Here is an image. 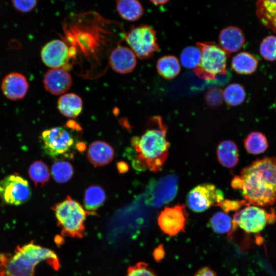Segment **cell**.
Instances as JSON below:
<instances>
[{"label":"cell","mask_w":276,"mask_h":276,"mask_svg":"<svg viewBox=\"0 0 276 276\" xmlns=\"http://www.w3.org/2000/svg\"><path fill=\"white\" fill-rule=\"evenodd\" d=\"M245 40L243 31L235 26L224 28L219 35L220 47L229 55L240 50L244 45Z\"/></svg>","instance_id":"e0dca14e"},{"label":"cell","mask_w":276,"mask_h":276,"mask_svg":"<svg viewBox=\"0 0 276 276\" xmlns=\"http://www.w3.org/2000/svg\"><path fill=\"white\" fill-rule=\"evenodd\" d=\"M256 13L261 24L276 32V0H258Z\"/></svg>","instance_id":"d6986e66"},{"label":"cell","mask_w":276,"mask_h":276,"mask_svg":"<svg viewBox=\"0 0 276 276\" xmlns=\"http://www.w3.org/2000/svg\"><path fill=\"white\" fill-rule=\"evenodd\" d=\"M45 89L56 96L64 94L71 87L72 78L66 70L62 68H50L43 79Z\"/></svg>","instance_id":"5bb4252c"},{"label":"cell","mask_w":276,"mask_h":276,"mask_svg":"<svg viewBox=\"0 0 276 276\" xmlns=\"http://www.w3.org/2000/svg\"><path fill=\"white\" fill-rule=\"evenodd\" d=\"M53 210L55 213L57 224L62 228V233L78 238L84 235L86 216L95 214L86 211L78 202L69 196L55 205Z\"/></svg>","instance_id":"277c9868"},{"label":"cell","mask_w":276,"mask_h":276,"mask_svg":"<svg viewBox=\"0 0 276 276\" xmlns=\"http://www.w3.org/2000/svg\"><path fill=\"white\" fill-rule=\"evenodd\" d=\"M223 200L222 191L210 183L196 186L189 192L187 197L189 208L195 212L205 211L211 206L217 205Z\"/></svg>","instance_id":"30bf717a"},{"label":"cell","mask_w":276,"mask_h":276,"mask_svg":"<svg viewBox=\"0 0 276 276\" xmlns=\"http://www.w3.org/2000/svg\"><path fill=\"white\" fill-rule=\"evenodd\" d=\"M156 69L160 76L166 79H172L180 72V65L177 58L173 55L164 56L157 61Z\"/></svg>","instance_id":"cb8c5ba5"},{"label":"cell","mask_w":276,"mask_h":276,"mask_svg":"<svg viewBox=\"0 0 276 276\" xmlns=\"http://www.w3.org/2000/svg\"><path fill=\"white\" fill-rule=\"evenodd\" d=\"M136 57L131 49L119 46L116 48L110 55V65L117 73L128 74L131 72L136 65Z\"/></svg>","instance_id":"2e32d148"},{"label":"cell","mask_w":276,"mask_h":276,"mask_svg":"<svg viewBox=\"0 0 276 276\" xmlns=\"http://www.w3.org/2000/svg\"><path fill=\"white\" fill-rule=\"evenodd\" d=\"M106 199L105 193L99 186H91L88 187L84 194V204L87 211H94L100 208Z\"/></svg>","instance_id":"d4e9b609"},{"label":"cell","mask_w":276,"mask_h":276,"mask_svg":"<svg viewBox=\"0 0 276 276\" xmlns=\"http://www.w3.org/2000/svg\"><path fill=\"white\" fill-rule=\"evenodd\" d=\"M153 256L156 260H162L164 256V248L160 246L156 248L153 252Z\"/></svg>","instance_id":"74e56055"},{"label":"cell","mask_w":276,"mask_h":276,"mask_svg":"<svg viewBox=\"0 0 276 276\" xmlns=\"http://www.w3.org/2000/svg\"><path fill=\"white\" fill-rule=\"evenodd\" d=\"M32 195L28 181L17 174L9 175L0 181V198L6 204L19 205Z\"/></svg>","instance_id":"9c48e42d"},{"label":"cell","mask_w":276,"mask_h":276,"mask_svg":"<svg viewBox=\"0 0 276 276\" xmlns=\"http://www.w3.org/2000/svg\"><path fill=\"white\" fill-rule=\"evenodd\" d=\"M244 144L247 151L254 155L264 152L268 147L266 136L258 131L248 134L244 141Z\"/></svg>","instance_id":"484cf974"},{"label":"cell","mask_w":276,"mask_h":276,"mask_svg":"<svg viewBox=\"0 0 276 276\" xmlns=\"http://www.w3.org/2000/svg\"><path fill=\"white\" fill-rule=\"evenodd\" d=\"M45 261L54 269L59 268L58 257L53 250L33 241L18 245L12 255L0 253V276H34L35 266Z\"/></svg>","instance_id":"3957f363"},{"label":"cell","mask_w":276,"mask_h":276,"mask_svg":"<svg viewBox=\"0 0 276 276\" xmlns=\"http://www.w3.org/2000/svg\"><path fill=\"white\" fill-rule=\"evenodd\" d=\"M116 9L122 18L130 21L139 20L144 14L143 7L139 0H117Z\"/></svg>","instance_id":"603a6c76"},{"label":"cell","mask_w":276,"mask_h":276,"mask_svg":"<svg viewBox=\"0 0 276 276\" xmlns=\"http://www.w3.org/2000/svg\"><path fill=\"white\" fill-rule=\"evenodd\" d=\"M75 51L70 48L62 40L53 39L47 43L41 50L43 63L51 68H62L65 70L71 58Z\"/></svg>","instance_id":"7c38bea8"},{"label":"cell","mask_w":276,"mask_h":276,"mask_svg":"<svg viewBox=\"0 0 276 276\" xmlns=\"http://www.w3.org/2000/svg\"><path fill=\"white\" fill-rule=\"evenodd\" d=\"M258 60L251 54L242 52L235 55L232 59L231 67L237 73L241 75H250L257 69Z\"/></svg>","instance_id":"7402d4cb"},{"label":"cell","mask_w":276,"mask_h":276,"mask_svg":"<svg viewBox=\"0 0 276 276\" xmlns=\"http://www.w3.org/2000/svg\"><path fill=\"white\" fill-rule=\"evenodd\" d=\"M29 83L22 74L13 72L7 75L3 79L1 89L8 99L16 101L22 99L27 94Z\"/></svg>","instance_id":"9a60e30c"},{"label":"cell","mask_w":276,"mask_h":276,"mask_svg":"<svg viewBox=\"0 0 276 276\" xmlns=\"http://www.w3.org/2000/svg\"><path fill=\"white\" fill-rule=\"evenodd\" d=\"M81 98L74 93H67L62 95L58 99L57 108L64 116L70 118L78 117L82 110Z\"/></svg>","instance_id":"ffe728a7"},{"label":"cell","mask_w":276,"mask_h":276,"mask_svg":"<svg viewBox=\"0 0 276 276\" xmlns=\"http://www.w3.org/2000/svg\"><path fill=\"white\" fill-rule=\"evenodd\" d=\"M125 39L140 59L150 58L159 48L156 32L148 25L131 27L125 34Z\"/></svg>","instance_id":"8992f818"},{"label":"cell","mask_w":276,"mask_h":276,"mask_svg":"<svg viewBox=\"0 0 276 276\" xmlns=\"http://www.w3.org/2000/svg\"><path fill=\"white\" fill-rule=\"evenodd\" d=\"M30 178L36 185H43L50 178V172L47 165L42 161L33 163L29 168Z\"/></svg>","instance_id":"f1b7e54d"},{"label":"cell","mask_w":276,"mask_h":276,"mask_svg":"<svg viewBox=\"0 0 276 276\" xmlns=\"http://www.w3.org/2000/svg\"><path fill=\"white\" fill-rule=\"evenodd\" d=\"M194 276H217L215 272L209 267H203L199 269Z\"/></svg>","instance_id":"8d00e7d4"},{"label":"cell","mask_w":276,"mask_h":276,"mask_svg":"<svg viewBox=\"0 0 276 276\" xmlns=\"http://www.w3.org/2000/svg\"><path fill=\"white\" fill-rule=\"evenodd\" d=\"M205 100L209 106L212 107H218L222 103L223 91L219 88H211L206 93Z\"/></svg>","instance_id":"d6a6232c"},{"label":"cell","mask_w":276,"mask_h":276,"mask_svg":"<svg viewBox=\"0 0 276 276\" xmlns=\"http://www.w3.org/2000/svg\"><path fill=\"white\" fill-rule=\"evenodd\" d=\"M223 99L229 106L241 104L245 99L246 93L242 85L238 83L228 85L223 91Z\"/></svg>","instance_id":"83f0119b"},{"label":"cell","mask_w":276,"mask_h":276,"mask_svg":"<svg viewBox=\"0 0 276 276\" xmlns=\"http://www.w3.org/2000/svg\"><path fill=\"white\" fill-rule=\"evenodd\" d=\"M41 141L45 153L53 157L68 155L75 144L71 133L62 127L44 130L41 133Z\"/></svg>","instance_id":"52a82bcc"},{"label":"cell","mask_w":276,"mask_h":276,"mask_svg":"<svg viewBox=\"0 0 276 276\" xmlns=\"http://www.w3.org/2000/svg\"><path fill=\"white\" fill-rule=\"evenodd\" d=\"M51 172L56 182L65 183L72 178L73 175V168L68 162L57 161L53 164Z\"/></svg>","instance_id":"f546056e"},{"label":"cell","mask_w":276,"mask_h":276,"mask_svg":"<svg viewBox=\"0 0 276 276\" xmlns=\"http://www.w3.org/2000/svg\"><path fill=\"white\" fill-rule=\"evenodd\" d=\"M14 8L21 12H29L36 6L37 0H12Z\"/></svg>","instance_id":"e575fe53"},{"label":"cell","mask_w":276,"mask_h":276,"mask_svg":"<svg viewBox=\"0 0 276 276\" xmlns=\"http://www.w3.org/2000/svg\"><path fill=\"white\" fill-rule=\"evenodd\" d=\"M269 214L265 210L255 205H247L234 215L233 223L235 230L239 226L247 233H257L266 225Z\"/></svg>","instance_id":"8fae6325"},{"label":"cell","mask_w":276,"mask_h":276,"mask_svg":"<svg viewBox=\"0 0 276 276\" xmlns=\"http://www.w3.org/2000/svg\"><path fill=\"white\" fill-rule=\"evenodd\" d=\"M259 50L265 60H276V36L269 35L264 38L261 42Z\"/></svg>","instance_id":"1f68e13d"},{"label":"cell","mask_w":276,"mask_h":276,"mask_svg":"<svg viewBox=\"0 0 276 276\" xmlns=\"http://www.w3.org/2000/svg\"><path fill=\"white\" fill-rule=\"evenodd\" d=\"M117 168L120 173H125L128 170V166L127 164L124 162H120L118 163Z\"/></svg>","instance_id":"f35d334b"},{"label":"cell","mask_w":276,"mask_h":276,"mask_svg":"<svg viewBox=\"0 0 276 276\" xmlns=\"http://www.w3.org/2000/svg\"><path fill=\"white\" fill-rule=\"evenodd\" d=\"M249 203L245 200L235 201L227 199L223 200L217 206H219L225 212H228L238 210L244 205Z\"/></svg>","instance_id":"d590c367"},{"label":"cell","mask_w":276,"mask_h":276,"mask_svg":"<svg viewBox=\"0 0 276 276\" xmlns=\"http://www.w3.org/2000/svg\"><path fill=\"white\" fill-rule=\"evenodd\" d=\"M113 149L108 143L97 141L89 146L87 157L95 167L104 166L110 163L114 157Z\"/></svg>","instance_id":"ac0fdd59"},{"label":"cell","mask_w":276,"mask_h":276,"mask_svg":"<svg viewBox=\"0 0 276 276\" xmlns=\"http://www.w3.org/2000/svg\"><path fill=\"white\" fill-rule=\"evenodd\" d=\"M177 190L178 178L175 175H167L152 181L147 188L146 203L153 207H161L175 198Z\"/></svg>","instance_id":"ba28073f"},{"label":"cell","mask_w":276,"mask_h":276,"mask_svg":"<svg viewBox=\"0 0 276 276\" xmlns=\"http://www.w3.org/2000/svg\"><path fill=\"white\" fill-rule=\"evenodd\" d=\"M197 45L201 51V59L193 71L198 78L212 81L218 76L227 74L226 62L229 55L226 52L210 41L197 42Z\"/></svg>","instance_id":"5b68a950"},{"label":"cell","mask_w":276,"mask_h":276,"mask_svg":"<svg viewBox=\"0 0 276 276\" xmlns=\"http://www.w3.org/2000/svg\"><path fill=\"white\" fill-rule=\"evenodd\" d=\"M201 55V51L198 47H187L181 53V63L185 67L194 70L199 65Z\"/></svg>","instance_id":"4dcf8cb0"},{"label":"cell","mask_w":276,"mask_h":276,"mask_svg":"<svg viewBox=\"0 0 276 276\" xmlns=\"http://www.w3.org/2000/svg\"><path fill=\"white\" fill-rule=\"evenodd\" d=\"M217 156L219 163L224 167L232 168L239 161L238 149L236 144L231 141H223L217 148Z\"/></svg>","instance_id":"44dd1931"},{"label":"cell","mask_w":276,"mask_h":276,"mask_svg":"<svg viewBox=\"0 0 276 276\" xmlns=\"http://www.w3.org/2000/svg\"><path fill=\"white\" fill-rule=\"evenodd\" d=\"M155 5H164L168 3L170 0H149Z\"/></svg>","instance_id":"ab89813d"},{"label":"cell","mask_w":276,"mask_h":276,"mask_svg":"<svg viewBox=\"0 0 276 276\" xmlns=\"http://www.w3.org/2000/svg\"><path fill=\"white\" fill-rule=\"evenodd\" d=\"M210 224L213 231L218 234L230 236L234 231L233 219L226 213L218 212L211 218Z\"/></svg>","instance_id":"4316f807"},{"label":"cell","mask_w":276,"mask_h":276,"mask_svg":"<svg viewBox=\"0 0 276 276\" xmlns=\"http://www.w3.org/2000/svg\"><path fill=\"white\" fill-rule=\"evenodd\" d=\"M126 276H156L147 264L140 262L128 269Z\"/></svg>","instance_id":"836d02e7"},{"label":"cell","mask_w":276,"mask_h":276,"mask_svg":"<svg viewBox=\"0 0 276 276\" xmlns=\"http://www.w3.org/2000/svg\"><path fill=\"white\" fill-rule=\"evenodd\" d=\"M245 200L255 206H267L276 202V157H265L254 161L232 181Z\"/></svg>","instance_id":"6da1fadb"},{"label":"cell","mask_w":276,"mask_h":276,"mask_svg":"<svg viewBox=\"0 0 276 276\" xmlns=\"http://www.w3.org/2000/svg\"><path fill=\"white\" fill-rule=\"evenodd\" d=\"M188 214L184 204L166 207L159 214L157 222L161 230L173 236L184 231Z\"/></svg>","instance_id":"4fadbf2b"},{"label":"cell","mask_w":276,"mask_h":276,"mask_svg":"<svg viewBox=\"0 0 276 276\" xmlns=\"http://www.w3.org/2000/svg\"><path fill=\"white\" fill-rule=\"evenodd\" d=\"M151 126L140 136L133 137L132 165L139 171H158L169 154L170 144L167 139V126L159 116L153 117Z\"/></svg>","instance_id":"7a4b0ae2"}]
</instances>
